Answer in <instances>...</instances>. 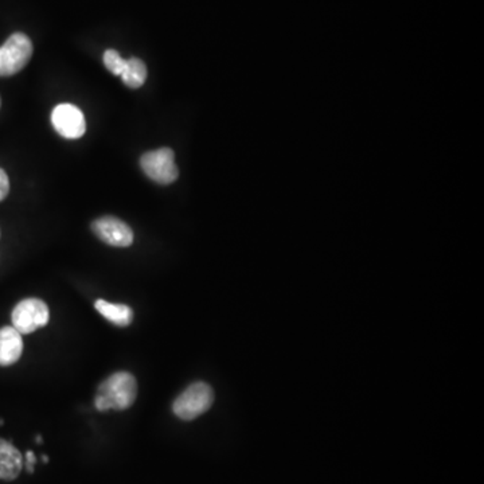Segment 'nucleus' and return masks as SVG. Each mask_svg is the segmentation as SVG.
I'll list each match as a JSON object with an SVG mask.
<instances>
[{
	"mask_svg": "<svg viewBox=\"0 0 484 484\" xmlns=\"http://www.w3.org/2000/svg\"><path fill=\"white\" fill-rule=\"evenodd\" d=\"M138 396V382L132 374L119 371L112 374L99 386V394L94 400L96 409L107 412L109 409H128Z\"/></svg>",
	"mask_w": 484,
	"mask_h": 484,
	"instance_id": "f257e3e1",
	"label": "nucleus"
},
{
	"mask_svg": "<svg viewBox=\"0 0 484 484\" xmlns=\"http://www.w3.org/2000/svg\"><path fill=\"white\" fill-rule=\"evenodd\" d=\"M214 402V392L210 385L195 382L186 387L172 404V412L180 420L191 421L210 409Z\"/></svg>",
	"mask_w": 484,
	"mask_h": 484,
	"instance_id": "f03ea898",
	"label": "nucleus"
},
{
	"mask_svg": "<svg viewBox=\"0 0 484 484\" xmlns=\"http://www.w3.org/2000/svg\"><path fill=\"white\" fill-rule=\"evenodd\" d=\"M33 52V44L26 34H12L4 46H0V77H10L25 69Z\"/></svg>",
	"mask_w": 484,
	"mask_h": 484,
	"instance_id": "7ed1b4c3",
	"label": "nucleus"
},
{
	"mask_svg": "<svg viewBox=\"0 0 484 484\" xmlns=\"http://www.w3.org/2000/svg\"><path fill=\"white\" fill-rule=\"evenodd\" d=\"M140 166L144 174L159 185H171L179 177L171 148H159L144 154L140 158Z\"/></svg>",
	"mask_w": 484,
	"mask_h": 484,
	"instance_id": "20e7f679",
	"label": "nucleus"
},
{
	"mask_svg": "<svg viewBox=\"0 0 484 484\" xmlns=\"http://www.w3.org/2000/svg\"><path fill=\"white\" fill-rule=\"evenodd\" d=\"M51 318L46 303L39 299H26L12 311V327L20 334H31L44 327Z\"/></svg>",
	"mask_w": 484,
	"mask_h": 484,
	"instance_id": "39448f33",
	"label": "nucleus"
},
{
	"mask_svg": "<svg viewBox=\"0 0 484 484\" xmlns=\"http://www.w3.org/2000/svg\"><path fill=\"white\" fill-rule=\"evenodd\" d=\"M52 123L54 130L65 139H80L86 131L85 116L78 107L72 104H60L53 109Z\"/></svg>",
	"mask_w": 484,
	"mask_h": 484,
	"instance_id": "423d86ee",
	"label": "nucleus"
},
{
	"mask_svg": "<svg viewBox=\"0 0 484 484\" xmlns=\"http://www.w3.org/2000/svg\"><path fill=\"white\" fill-rule=\"evenodd\" d=\"M94 234L106 244L116 248H128L133 244V232L124 221L116 217L107 216L91 224Z\"/></svg>",
	"mask_w": 484,
	"mask_h": 484,
	"instance_id": "0eeeda50",
	"label": "nucleus"
},
{
	"mask_svg": "<svg viewBox=\"0 0 484 484\" xmlns=\"http://www.w3.org/2000/svg\"><path fill=\"white\" fill-rule=\"evenodd\" d=\"M22 353V334L14 327L0 329V366L12 365L20 360Z\"/></svg>",
	"mask_w": 484,
	"mask_h": 484,
	"instance_id": "6e6552de",
	"label": "nucleus"
},
{
	"mask_svg": "<svg viewBox=\"0 0 484 484\" xmlns=\"http://www.w3.org/2000/svg\"><path fill=\"white\" fill-rule=\"evenodd\" d=\"M22 468V454L12 443L0 439V479L14 480Z\"/></svg>",
	"mask_w": 484,
	"mask_h": 484,
	"instance_id": "1a4fd4ad",
	"label": "nucleus"
},
{
	"mask_svg": "<svg viewBox=\"0 0 484 484\" xmlns=\"http://www.w3.org/2000/svg\"><path fill=\"white\" fill-rule=\"evenodd\" d=\"M96 310L111 323L119 327L130 326L133 319V311L128 305H116V303L107 302V300H97L94 305Z\"/></svg>",
	"mask_w": 484,
	"mask_h": 484,
	"instance_id": "9d476101",
	"label": "nucleus"
},
{
	"mask_svg": "<svg viewBox=\"0 0 484 484\" xmlns=\"http://www.w3.org/2000/svg\"><path fill=\"white\" fill-rule=\"evenodd\" d=\"M123 83L131 89H138L147 80V67L141 60L132 57L125 62L122 75Z\"/></svg>",
	"mask_w": 484,
	"mask_h": 484,
	"instance_id": "9b49d317",
	"label": "nucleus"
},
{
	"mask_svg": "<svg viewBox=\"0 0 484 484\" xmlns=\"http://www.w3.org/2000/svg\"><path fill=\"white\" fill-rule=\"evenodd\" d=\"M104 65L107 69L115 75H122L123 70L125 67V62L127 60L123 59L116 51H107L103 57Z\"/></svg>",
	"mask_w": 484,
	"mask_h": 484,
	"instance_id": "f8f14e48",
	"label": "nucleus"
},
{
	"mask_svg": "<svg viewBox=\"0 0 484 484\" xmlns=\"http://www.w3.org/2000/svg\"><path fill=\"white\" fill-rule=\"evenodd\" d=\"M10 193V180L7 177L6 171L0 169V202L9 195Z\"/></svg>",
	"mask_w": 484,
	"mask_h": 484,
	"instance_id": "ddd939ff",
	"label": "nucleus"
},
{
	"mask_svg": "<svg viewBox=\"0 0 484 484\" xmlns=\"http://www.w3.org/2000/svg\"><path fill=\"white\" fill-rule=\"evenodd\" d=\"M36 455L33 454V452L28 451V454H26V468H28V472H33L34 471V465H36Z\"/></svg>",
	"mask_w": 484,
	"mask_h": 484,
	"instance_id": "4468645a",
	"label": "nucleus"
},
{
	"mask_svg": "<svg viewBox=\"0 0 484 484\" xmlns=\"http://www.w3.org/2000/svg\"><path fill=\"white\" fill-rule=\"evenodd\" d=\"M0 104H2V100H0Z\"/></svg>",
	"mask_w": 484,
	"mask_h": 484,
	"instance_id": "2eb2a0df",
	"label": "nucleus"
}]
</instances>
